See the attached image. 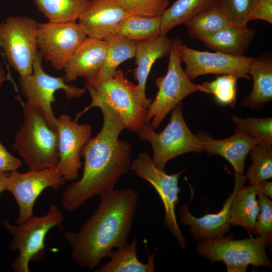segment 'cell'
I'll return each mask as SVG.
<instances>
[{
	"label": "cell",
	"instance_id": "obj_1",
	"mask_svg": "<svg viewBox=\"0 0 272 272\" xmlns=\"http://www.w3.org/2000/svg\"><path fill=\"white\" fill-rule=\"evenodd\" d=\"M95 107L102 111V127L82 149L85 160L82 176L62 193L61 205L68 211H75L88 200L113 190L119 179L130 169L132 148L127 141L119 139L125 129L121 119L104 104Z\"/></svg>",
	"mask_w": 272,
	"mask_h": 272
},
{
	"label": "cell",
	"instance_id": "obj_2",
	"mask_svg": "<svg viewBox=\"0 0 272 272\" xmlns=\"http://www.w3.org/2000/svg\"><path fill=\"white\" fill-rule=\"evenodd\" d=\"M100 198L97 208L78 232L63 233L71 246V257L80 267L97 268L103 258L110 257L114 248L129 243L138 192L131 187L114 189Z\"/></svg>",
	"mask_w": 272,
	"mask_h": 272
},
{
	"label": "cell",
	"instance_id": "obj_3",
	"mask_svg": "<svg viewBox=\"0 0 272 272\" xmlns=\"http://www.w3.org/2000/svg\"><path fill=\"white\" fill-rule=\"evenodd\" d=\"M23 122L14 138L13 150L23 159L29 171L56 167L57 131L49 125L40 108L26 102L23 105Z\"/></svg>",
	"mask_w": 272,
	"mask_h": 272
},
{
	"label": "cell",
	"instance_id": "obj_4",
	"mask_svg": "<svg viewBox=\"0 0 272 272\" xmlns=\"http://www.w3.org/2000/svg\"><path fill=\"white\" fill-rule=\"evenodd\" d=\"M85 89L92 101L77 115L76 119L97 104L102 103L117 113L126 129L137 132L146 123L147 109L141 102L137 85L128 80L120 69L110 77L87 81Z\"/></svg>",
	"mask_w": 272,
	"mask_h": 272
},
{
	"label": "cell",
	"instance_id": "obj_5",
	"mask_svg": "<svg viewBox=\"0 0 272 272\" xmlns=\"http://www.w3.org/2000/svg\"><path fill=\"white\" fill-rule=\"evenodd\" d=\"M63 215L54 205L49 206L44 216H33L20 225L15 226L8 220L4 221V226L13 237L9 249L19 252L11 264L14 271L29 272L30 261L38 262L44 258V240L47 233L54 227L63 230Z\"/></svg>",
	"mask_w": 272,
	"mask_h": 272
},
{
	"label": "cell",
	"instance_id": "obj_6",
	"mask_svg": "<svg viewBox=\"0 0 272 272\" xmlns=\"http://www.w3.org/2000/svg\"><path fill=\"white\" fill-rule=\"evenodd\" d=\"M171 111L170 121L160 132H156L150 123H145L137 131L141 140L151 143L153 151L152 161L161 170H165L166 164L179 155L204 151L200 142L184 120L181 103Z\"/></svg>",
	"mask_w": 272,
	"mask_h": 272
},
{
	"label": "cell",
	"instance_id": "obj_7",
	"mask_svg": "<svg viewBox=\"0 0 272 272\" xmlns=\"http://www.w3.org/2000/svg\"><path fill=\"white\" fill-rule=\"evenodd\" d=\"M178 38L172 40L167 71L164 77L157 78L158 91L155 99L147 109L146 123L156 129L173 108L189 95L200 92L199 85L194 84L181 67Z\"/></svg>",
	"mask_w": 272,
	"mask_h": 272
},
{
	"label": "cell",
	"instance_id": "obj_8",
	"mask_svg": "<svg viewBox=\"0 0 272 272\" xmlns=\"http://www.w3.org/2000/svg\"><path fill=\"white\" fill-rule=\"evenodd\" d=\"M265 247L258 237L233 240L230 236H222L201 241L196 250L212 263H224L228 272H245L249 265L271 267Z\"/></svg>",
	"mask_w": 272,
	"mask_h": 272
},
{
	"label": "cell",
	"instance_id": "obj_9",
	"mask_svg": "<svg viewBox=\"0 0 272 272\" xmlns=\"http://www.w3.org/2000/svg\"><path fill=\"white\" fill-rule=\"evenodd\" d=\"M39 23L28 16H10L0 23V48L9 65L24 78L33 73Z\"/></svg>",
	"mask_w": 272,
	"mask_h": 272
},
{
	"label": "cell",
	"instance_id": "obj_10",
	"mask_svg": "<svg viewBox=\"0 0 272 272\" xmlns=\"http://www.w3.org/2000/svg\"><path fill=\"white\" fill-rule=\"evenodd\" d=\"M42 59L38 51L33 61L32 74L20 78L19 85L26 102L40 108L49 125L57 131V119L52 108V103L55 102V92L62 90L65 96L71 99L84 95L86 89L68 84L63 77H52L46 73L42 67Z\"/></svg>",
	"mask_w": 272,
	"mask_h": 272
},
{
	"label": "cell",
	"instance_id": "obj_11",
	"mask_svg": "<svg viewBox=\"0 0 272 272\" xmlns=\"http://www.w3.org/2000/svg\"><path fill=\"white\" fill-rule=\"evenodd\" d=\"M130 169L138 176L149 182L155 189L164 207V226L171 232L181 247L186 249V240L178 226L175 215L180 191L178 180L184 170L173 174H168L165 170L156 167L152 158L146 152L140 153L131 161Z\"/></svg>",
	"mask_w": 272,
	"mask_h": 272
},
{
	"label": "cell",
	"instance_id": "obj_12",
	"mask_svg": "<svg viewBox=\"0 0 272 272\" xmlns=\"http://www.w3.org/2000/svg\"><path fill=\"white\" fill-rule=\"evenodd\" d=\"M36 36L38 52L57 71L63 70L88 37L77 22L39 23Z\"/></svg>",
	"mask_w": 272,
	"mask_h": 272
},
{
	"label": "cell",
	"instance_id": "obj_13",
	"mask_svg": "<svg viewBox=\"0 0 272 272\" xmlns=\"http://www.w3.org/2000/svg\"><path fill=\"white\" fill-rule=\"evenodd\" d=\"M65 182L56 167L22 173L17 170L10 172L6 181L7 190L14 195L19 207L17 225L33 216L35 202L44 190H58Z\"/></svg>",
	"mask_w": 272,
	"mask_h": 272
},
{
	"label": "cell",
	"instance_id": "obj_14",
	"mask_svg": "<svg viewBox=\"0 0 272 272\" xmlns=\"http://www.w3.org/2000/svg\"><path fill=\"white\" fill-rule=\"evenodd\" d=\"M179 53L181 61L185 65L184 71L191 80L207 74L232 75L251 80L248 71L252 57L200 51L182 43L179 46Z\"/></svg>",
	"mask_w": 272,
	"mask_h": 272
},
{
	"label": "cell",
	"instance_id": "obj_15",
	"mask_svg": "<svg viewBox=\"0 0 272 272\" xmlns=\"http://www.w3.org/2000/svg\"><path fill=\"white\" fill-rule=\"evenodd\" d=\"M58 135V161L57 169L67 181H76L82 166L81 157L84 146L91 138L92 126L79 124L67 114L56 118Z\"/></svg>",
	"mask_w": 272,
	"mask_h": 272
},
{
	"label": "cell",
	"instance_id": "obj_16",
	"mask_svg": "<svg viewBox=\"0 0 272 272\" xmlns=\"http://www.w3.org/2000/svg\"><path fill=\"white\" fill-rule=\"evenodd\" d=\"M246 175L235 176L234 190L226 200L223 208L216 214H208L196 218L190 212L189 203H184L179 210V220L184 226H189V230L194 239L205 241L224 236L230 228L229 210L232 200L236 193L244 187Z\"/></svg>",
	"mask_w": 272,
	"mask_h": 272
},
{
	"label": "cell",
	"instance_id": "obj_17",
	"mask_svg": "<svg viewBox=\"0 0 272 272\" xmlns=\"http://www.w3.org/2000/svg\"><path fill=\"white\" fill-rule=\"evenodd\" d=\"M129 14L112 0H90L78 20L88 37L105 40Z\"/></svg>",
	"mask_w": 272,
	"mask_h": 272
},
{
	"label": "cell",
	"instance_id": "obj_18",
	"mask_svg": "<svg viewBox=\"0 0 272 272\" xmlns=\"http://www.w3.org/2000/svg\"><path fill=\"white\" fill-rule=\"evenodd\" d=\"M107 51L105 40L87 37L76 50L63 71L65 83L79 77L95 80L105 62Z\"/></svg>",
	"mask_w": 272,
	"mask_h": 272
},
{
	"label": "cell",
	"instance_id": "obj_19",
	"mask_svg": "<svg viewBox=\"0 0 272 272\" xmlns=\"http://www.w3.org/2000/svg\"><path fill=\"white\" fill-rule=\"evenodd\" d=\"M202 148L209 155H218L224 157L233 166L235 176H244L245 161L247 155L259 139L250 138L235 131L232 136L222 140L213 139L206 132L195 135Z\"/></svg>",
	"mask_w": 272,
	"mask_h": 272
},
{
	"label": "cell",
	"instance_id": "obj_20",
	"mask_svg": "<svg viewBox=\"0 0 272 272\" xmlns=\"http://www.w3.org/2000/svg\"><path fill=\"white\" fill-rule=\"evenodd\" d=\"M171 46L172 40L166 35L137 42L134 56L137 67L134 71V77L138 82L141 102L146 109L152 101L146 95V85L151 69L157 59L169 54Z\"/></svg>",
	"mask_w": 272,
	"mask_h": 272
},
{
	"label": "cell",
	"instance_id": "obj_21",
	"mask_svg": "<svg viewBox=\"0 0 272 272\" xmlns=\"http://www.w3.org/2000/svg\"><path fill=\"white\" fill-rule=\"evenodd\" d=\"M248 74L253 79V86L251 92L243 98L242 105L258 110L272 100L271 58L253 57Z\"/></svg>",
	"mask_w": 272,
	"mask_h": 272
},
{
	"label": "cell",
	"instance_id": "obj_22",
	"mask_svg": "<svg viewBox=\"0 0 272 272\" xmlns=\"http://www.w3.org/2000/svg\"><path fill=\"white\" fill-rule=\"evenodd\" d=\"M256 32L247 27L232 24L201 39L205 46L215 51L233 56H242L253 40Z\"/></svg>",
	"mask_w": 272,
	"mask_h": 272
},
{
	"label": "cell",
	"instance_id": "obj_23",
	"mask_svg": "<svg viewBox=\"0 0 272 272\" xmlns=\"http://www.w3.org/2000/svg\"><path fill=\"white\" fill-rule=\"evenodd\" d=\"M257 184H250L240 189L231 201L229 210L231 225L244 228L256 235L255 225L260 207L256 196Z\"/></svg>",
	"mask_w": 272,
	"mask_h": 272
},
{
	"label": "cell",
	"instance_id": "obj_24",
	"mask_svg": "<svg viewBox=\"0 0 272 272\" xmlns=\"http://www.w3.org/2000/svg\"><path fill=\"white\" fill-rule=\"evenodd\" d=\"M137 239L133 238L125 247L113 251L110 260L96 268V272H153L155 253L148 255L147 263L141 262L137 253Z\"/></svg>",
	"mask_w": 272,
	"mask_h": 272
},
{
	"label": "cell",
	"instance_id": "obj_25",
	"mask_svg": "<svg viewBox=\"0 0 272 272\" xmlns=\"http://www.w3.org/2000/svg\"><path fill=\"white\" fill-rule=\"evenodd\" d=\"M217 6V0H176L161 16L160 35Z\"/></svg>",
	"mask_w": 272,
	"mask_h": 272
},
{
	"label": "cell",
	"instance_id": "obj_26",
	"mask_svg": "<svg viewBox=\"0 0 272 272\" xmlns=\"http://www.w3.org/2000/svg\"><path fill=\"white\" fill-rule=\"evenodd\" d=\"M107 51L104 64L95 80L104 79L114 75L124 61L135 56L137 42L115 33L105 40Z\"/></svg>",
	"mask_w": 272,
	"mask_h": 272
},
{
	"label": "cell",
	"instance_id": "obj_27",
	"mask_svg": "<svg viewBox=\"0 0 272 272\" xmlns=\"http://www.w3.org/2000/svg\"><path fill=\"white\" fill-rule=\"evenodd\" d=\"M51 23L77 22L90 0H33Z\"/></svg>",
	"mask_w": 272,
	"mask_h": 272
},
{
	"label": "cell",
	"instance_id": "obj_28",
	"mask_svg": "<svg viewBox=\"0 0 272 272\" xmlns=\"http://www.w3.org/2000/svg\"><path fill=\"white\" fill-rule=\"evenodd\" d=\"M161 16L129 15L120 23L117 33L134 41L149 40L160 35Z\"/></svg>",
	"mask_w": 272,
	"mask_h": 272
},
{
	"label": "cell",
	"instance_id": "obj_29",
	"mask_svg": "<svg viewBox=\"0 0 272 272\" xmlns=\"http://www.w3.org/2000/svg\"><path fill=\"white\" fill-rule=\"evenodd\" d=\"M231 24L217 6L199 14L185 24L188 36L199 40Z\"/></svg>",
	"mask_w": 272,
	"mask_h": 272
},
{
	"label": "cell",
	"instance_id": "obj_30",
	"mask_svg": "<svg viewBox=\"0 0 272 272\" xmlns=\"http://www.w3.org/2000/svg\"><path fill=\"white\" fill-rule=\"evenodd\" d=\"M252 164L246 177L250 184H257L272 177V144L260 142L250 151Z\"/></svg>",
	"mask_w": 272,
	"mask_h": 272
},
{
	"label": "cell",
	"instance_id": "obj_31",
	"mask_svg": "<svg viewBox=\"0 0 272 272\" xmlns=\"http://www.w3.org/2000/svg\"><path fill=\"white\" fill-rule=\"evenodd\" d=\"M238 78L232 75H217L214 80L199 85L200 92L213 94L219 103L234 107Z\"/></svg>",
	"mask_w": 272,
	"mask_h": 272
},
{
	"label": "cell",
	"instance_id": "obj_32",
	"mask_svg": "<svg viewBox=\"0 0 272 272\" xmlns=\"http://www.w3.org/2000/svg\"><path fill=\"white\" fill-rule=\"evenodd\" d=\"M231 120L236 125L235 131L247 137L258 139L262 142L272 144L271 117L244 118L233 115Z\"/></svg>",
	"mask_w": 272,
	"mask_h": 272
},
{
	"label": "cell",
	"instance_id": "obj_33",
	"mask_svg": "<svg viewBox=\"0 0 272 272\" xmlns=\"http://www.w3.org/2000/svg\"><path fill=\"white\" fill-rule=\"evenodd\" d=\"M258 0H217V6L230 23L241 27H247L252 12Z\"/></svg>",
	"mask_w": 272,
	"mask_h": 272
},
{
	"label": "cell",
	"instance_id": "obj_34",
	"mask_svg": "<svg viewBox=\"0 0 272 272\" xmlns=\"http://www.w3.org/2000/svg\"><path fill=\"white\" fill-rule=\"evenodd\" d=\"M129 15L161 16L169 0H112Z\"/></svg>",
	"mask_w": 272,
	"mask_h": 272
},
{
	"label": "cell",
	"instance_id": "obj_35",
	"mask_svg": "<svg viewBox=\"0 0 272 272\" xmlns=\"http://www.w3.org/2000/svg\"><path fill=\"white\" fill-rule=\"evenodd\" d=\"M257 196L260 212L256 221V236L270 248L272 244V201L262 193Z\"/></svg>",
	"mask_w": 272,
	"mask_h": 272
},
{
	"label": "cell",
	"instance_id": "obj_36",
	"mask_svg": "<svg viewBox=\"0 0 272 272\" xmlns=\"http://www.w3.org/2000/svg\"><path fill=\"white\" fill-rule=\"evenodd\" d=\"M22 165L21 161L10 153L0 141V172L17 170Z\"/></svg>",
	"mask_w": 272,
	"mask_h": 272
},
{
	"label": "cell",
	"instance_id": "obj_37",
	"mask_svg": "<svg viewBox=\"0 0 272 272\" xmlns=\"http://www.w3.org/2000/svg\"><path fill=\"white\" fill-rule=\"evenodd\" d=\"M253 20L272 23V0H258L250 17V21Z\"/></svg>",
	"mask_w": 272,
	"mask_h": 272
},
{
	"label": "cell",
	"instance_id": "obj_38",
	"mask_svg": "<svg viewBox=\"0 0 272 272\" xmlns=\"http://www.w3.org/2000/svg\"><path fill=\"white\" fill-rule=\"evenodd\" d=\"M258 193H262L266 196L272 198V182L264 180L257 184Z\"/></svg>",
	"mask_w": 272,
	"mask_h": 272
},
{
	"label": "cell",
	"instance_id": "obj_39",
	"mask_svg": "<svg viewBox=\"0 0 272 272\" xmlns=\"http://www.w3.org/2000/svg\"><path fill=\"white\" fill-rule=\"evenodd\" d=\"M10 172H0V194L7 190V179Z\"/></svg>",
	"mask_w": 272,
	"mask_h": 272
},
{
	"label": "cell",
	"instance_id": "obj_40",
	"mask_svg": "<svg viewBox=\"0 0 272 272\" xmlns=\"http://www.w3.org/2000/svg\"><path fill=\"white\" fill-rule=\"evenodd\" d=\"M8 79L7 74L3 66L0 63V88L4 82Z\"/></svg>",
	"mask_w": 272,
	"mask_h": 272
}]
</instances>
